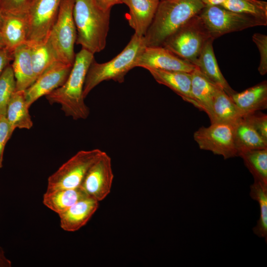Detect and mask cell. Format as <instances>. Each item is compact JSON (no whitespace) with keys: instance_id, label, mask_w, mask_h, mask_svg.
<instances>
[{"instance_id":"29","label":"cell","mask_w":267,"mask_h":267,"mask_svg":"<svg viewBox=\"0 0 267 267\" xmlns=\"http://www.w3.org/2000/svg\"><path fill=\"white\" fill-rule=\"evenodd\" d=\"M221 6L238 13L267 20V2L259 0H226Z\"/></svg>"},{"instance_id":"6","label":"cell","mask_w":267,"mask_h":267,"mask_svg":"<svg viewBox=\"0 0 267 267\" xmlns=\"http://www.w3.org/2000/svg\"><path fill=\"white\" fill-rule=\"evenodd\" d=\"M75 0H62L57 17L47 38L60 62L73 65L75 54L74 44L77 38L73 18Z\"/></svg>"},{"instance_id":"26","label":"cell","mask_w":267,"mask_h":267,"mask_svg":"<svg viewBox=\"0 0 267 267\" xmlns=\"http://www.w3.org/2000/svg\"><path fill=\"white\" fill-rule=\"evenodd\" d=\"M27 43L30 48L32 64L36 80L44 71L59 61L47 39L39 42Z\"/></svg>"},{"instance_id":"19","label":"cell","mask_w":267,"mask_h":267,"mask_svg":"<svg viewBox=\"0 0 267 267\" xmlns=\"http://www.w3.org/2000/svg\"><path fill=\"white\" fill-rule=\"evenodd\" d=\"M11 66L16 80V91H24L35 81L30 48L27 42L14 49Z\"/></svg>"},{"instance_id":"34","label":"cell","mask_w":267,"mask_h":267,"mask_svg":"<svg viewBox=\"0 0 267 267\" xmlns=\"http://www.w3.org/2000/svg\"><path fill=\"white\" fill-rule=\"evenodd\" d=\"M14 131L5 117L0 116V169L2 167L3 152L5 145Z\"/></svg>"},{"instance_id":"37","label":"cell","mask_w":267,"mask_h":267,"mask_svg":"<svg viewBox=\"0 0 267 267\" xmlns=\"http://www.w3.org/2000/svg\"><path fill=\"white\" fill-rule=\"evenodd\" d=\"M11 262L5 256L3 248L0 246V267H11Z\"/></svg>"},{"instance_id":"13","label":"cell","mask_w":267,"mask_h":267,"mask_svg":"<svg viewBox=\"0 0 267 267\" xmlns=\"http://www.w3.org/2000/svg\"><path fill=\"white\" fill-rule=\"evenodd\" d=\"M72 66L57 62L44 71L24 90L27 105L30 107L41 97L62 86L67 80Z\"/></svg>"},{"instance_id":"25","label":"cell","mask_w":267,"mask_h":267,"mask_svg":"<svg viewBox=\"0 0 267 267\" xmlns=\"http://www.w3.org/2000/svg\"><path fill=\"white\" fill-rule=\"evenodd\" d=\"M24 96V91H15L7 104L5 118L11 127L30 129L33 122Z\"/></svg>"},{"instance_id":"24","label":"cell","mask_w":267,"mask_h":267,"mask_svg":"<svg viewBox=\"0 0 267 267\" xmlns=\"http://www.w3.org/2000/svg\"><path fill=\"white\" fill-rule=\"evenodd\" d=\"M87 196L80 187L46 190L43 202L48 209L59 215Z\"/></svg>"},{"instance_id":"16","label":"cell","mask_w":267,"mask_h":267,"mask_svg":"<svg viewBox=\"0 0 267 267\" xmlns=\"http://www.w3.org/2000/svg\"><path fill=\"white\" fill-rule=\"evenodd\" d=\"M147 70L157 83L169 88L184 101L200 110L199 105L191 94V73L155 69H149Z\"/></svg>"},{"instance_id":"10","label":"cell","mask_w":267,"mask_h":267,"mask_svg":"<svg viewBox=\"0 0 267 267\" xmlns=\"http://www.w3.org/2000/svg\"><path fill=\"white\" fill-rule=\"evenodd\" d=\"M62 0H33L25 17L27 23V42L47 39L57 17Z\"/></svg>"},{"instance_id":"14","label":"cell","mask_w":267,"mask_h":267,"mask_svg":"<svg viewBox=\"0 0 267 267\" xmlns=\"http://www.w3.org/2000/svg\"><path fill=\"white\" fill-rule=\"evenodd\" d=\"M99 202L88 196L79 200L66 211L58 215L61 228L68 232L79 230L87 223L95 213Z\"/></svg>"},{"instance_id":"40","label":"cell","mask_w":267,"mask_h":267,"mask_svg":"<svg viewBox=\"0 0 267 267\" xmlns=\"http://www.w3.org/2000/svg\"><path fill=\"white\" fill-rule=\"evenodd\" d=\"M2 21H3V15L0 9V31L1 26H2Z\"/></svg>"},{"instance_id":"33","label":"cell","mask_w":267,"mask_h":267,"mask_svg":"<svg viewBox=\"0 0 267 267\" xmlns=\"http://www.w3.org/2000/svg\"><path fill=\"white\" fill-rule=\"evenodd\" d=\"M243 117L267 141V115L258 111L248 114Z\"/></svg>"},{"instance_id":"11","label":"cell","mask_w":267,"mask_h":267,"mask_svg":"<svg viewBox=\"0 0 267 267\" xmlns=\"http://www.w3.org/2000/svg\"><path fill=\"white\" fill-rule=\"evenodd\" d=\"M113 179L111 159L103 151L88 171L80 187L88 196L100 202L110 193Z\"/></svg>"},{"instance_id":"23","label":"cell","mask_w":267,"mask_h":267,"mask_svg":"<svg viewBox=\"0 0 267 267\" xmlns=\"http://www.w3.org/2000/svg\"><path fill=\"white\" fill-rule=\"evenodd\" d=\"M235 144L238 156L246 151L267 148V141L244 117L235 125Z\"/></svg>"},{"instance_id":"17","label":"cell","mask_w":267,"mask_h":267,"mask_svg":"<svg viewBox=\"0 0 267 267\" xmlns=\"http://www.w3.org/2000/svg\"><path fill=\"white\" fill-rule=\"evenodd\" d=\"M210 39L205 44L193 64L211 82L221 87L229 96L235 92L222 75L214 53L213 42Z\"/></svg>"},{"instance_id":"18","label":"cell","mask_w":267,"mask_h":267,"mask_svg":"<svg viewBox=\"0 0 267 267\" xmlns=\"http://www.w3.org/2000/svg\"><path fill=\"white\" fill-rule=\"evenodd\" d=\"M244 116L267 108V82L264 81L240 92L229 95Z\"/></svg>"},{"instance_id":"30","label":"cell","mask_w":267,"mask_h":267,"mask_svg":"<svg viewBox=\"0 0 267 267\" xmlns=\"http://www.w3.org/2000/svg\"><path fill=\"white\" fill-rule=\"evenodd\" d=\"M16 91V80L12 66L8 65L0 75V116H6L7 104Z\"/></svg>"},{"instance_id":"12","label":"cell","mask_w":267,"mask_h":267,"mask_svg":"<svg viewBox=\"0 0 267 267\" xmlns=\"http://www.w3.org/2000/svg\"><path fill=\"white\" fill-rule=\"evenodd\" d=\"M136 67L190 73L196 68L162 46H146L137 59Z\"/></svg>"},{"instance_id":"4","label":"cell","mask_w":267,"mask_h":267,"mask_svg":"<svg viewBox=\"0 0 267 267\" xmlns=\"http://www.w3.org/2000/svg\"><path fill=\"white\" fill-rule=\"evenodd\" d=\"M146 46L144 37L134 34L123 50L109 61L99 63L94 59L86 77L84 98L104 81L111 80L119 83L124 82L127 74L136 67L137 59Z\"/></svg>"},{"instance_id":"32","label":"cell","mask_w":267,"mask_h":267,"mask_svg":"<svg viewBox=\"0 0 267 267\" xmlns=\"http://www.w3.org/2000/svg\"><path fill=\"white\" fill-rule=\"evenodd\" d=\"M252 39L259 49L260 54V62L258 71L262 75L267 73V36L261 33H255Z\"/></svg>"},{"instance_id":"15","label":"cell","mask_w":267,"mask_h":267,"mask_svg":"<svg viewBox=\"0 0 267 267\" xmlns=\"http://www.w3.org/2000/svg\"><path fill=\"white\" fill-rule=\"evenodd\" d=\"M160 0H122L129 9L128 20L134 34L143 37L151 24Z\"/></svg>"},{"instance_id":"38","label":"cell","mask_w":267,"mask_h":267,"mask_svg":"<svg viewBox=\"0 0 267 267\" xmlns=\"http://www.w3.org/2000/svg\"><path fill=\"white\" fill-rule=\"evenodd\" d=\"M205 6L220 5L226 0H201Z\"/></svg>"},{"instance_id":"20","label":"cell","mask_w":267,"mask_h":267,"mask_svg":"<svg viewBox=\"0 0 267 267\" xmlns=\"http://www.w3.org/2000/svg\"><path fill=\"white\" fill-rule=\"evenodd\" d=\"M2 15L0 32L5 48L13 53L17 47L27 42V28L25 14Z\"/></svg>"},{"instance_id":"36","label":"cell","mask_w":267,"mask_h":267,"mask_svg":"<svg viewBox=\"0 0 267 267\" xmlns=\"http://www.w3.org/2000/svg\"><path fill=\"white\" fill-rule=\"evenodd\" d=\"M95 1L104 10H111L115 5L122 3V0H95Z\"/></svg>"},{"instance_id":"2","label":"cell","mask_w":267,"mask_h":267,"mask_svg":"<svg viewBox=\"0 0 267 267\" xmlns=\"http://www.w3.org/2000/svg\"><path fill=\"white\" fill-rule=\"evenodd\" d=\"M110 11L101 8L95 0H75L76 44L93 54L102 51L106 44Z\"/></svg>"},{"instance_id":"5","label":"cell","mask_w":267,"mask_h":267,"mask_svg":"<svg viewBox=\"0 0 267 267\" xmlns=\"http://www.w3.org/2000/svg\"><path fill=\"white\" fill-rule=\"evenodd\" d=\"M211 38L197 14L169 36L161 46L193 64Z\"/></svg>"},{"instance_id":"3","label":"cell","mask_w":267,"mask_h":267,"mask_svg":"<svg viewBox=\"0 0 267 267\" xmlns=\"http://www.w3.org/2000/svg\"><path fill=\"white\" fill-rule=\"evenodd\" d=\"M205 6L201 0H160L144 37L146 46H161L175 32Z\"/></svg>"},{"instance_id":"35","label":"cell","mask_w":267,"mask_h":267,"mask_svg":"<svg viewBox=\"0 0 267 267\" xmlns=\"http://www.w3.org/2000/svg\"><path fill=\"white\" fill-rule=\"evenodd\" d=\"M11 60H13L12 52L5 48L0 49V75Z\"/></svg>"},{"instance_id":"27","label":"cell","mask_w":267,"mask_h":267,"mask_svg":"<svg viewBox=\"0 0 267 267\" xmlns=\"http://www.w3.org/2000/svg\"><path fill=\"white\" fill-rule=\"evenodd\" d=\"M239 157L243 159L253 177L254 182L267 187V148L246 151Z\"/></svg>"},{"instance_id":"39","label":"cell","mask_w":267,"mask_h":267,"mask_svg":"<svg viewBox=\"0 0 267 267\" xmlns=\"http://www.w3.org/2000/svg\"><path fill=\"white\" fill-rule=\"evenodd\" d=\"M5 48L2 38L0 32V49Z\"/></svg>"},{"instance_id":"8","label":"cell","mask_w":267,"mask_h":267,"mask_svg":"<svg viewBox=\"0 0 267 267\" xmlns=\"http://www.w3.org/2000/svg\"><path fill=\"white\" fill-rule=\"evenodd\" d=\"M103 152L99 149L78 152L48 177L46 190L80 187L88 171Z\"/></svg>"},{"instance_id":"1","label":"cell","mask_w":267,"mask_h":267,"mask_svg":"<svg viewBox=\"0 0 267 267\" xmlns=\"http://www.w3.org/2000/svg\"><path fill=\"white\" fill-rule=\"evenodd\" d=\"M93 55L82 48L75 54L72 69L65 83L45 95L50 104H60L65 115L74 120L86 119L89 114V109L84 101L83 89L88 69L94 59Z\"/></svg>"},{"instance_id":"31","label":"cell","mask_w":267,"mask_h":267,"mask_svg":"<svg viewBox=\"0 0 267 267\" xmlns=\"http://www.w3.org/2000/svg\"><path fill=\"white\" fill-rule=\"evenodd\" d=\"M33 0H0L2 14L24 15Z\"/></svg>"},{"instance_id":"7","label":"cell","mask_w":267,"mask_h":267,"mask_svg":"<svg viewBox=\"0 0 267 267\" xmlns=\"http://www.w3.org/2000/svg\"><path fill=\"white\" fill-rule=\"evenodd\" d=\"M198 15L214 40L227 33L267 25V20L233 12L221 5L205 6Z\"/></svg>"},{"instance_id":"28","label":"cell","mask_w":267,"mask_h":267,"mask_svg":"<svg viewBox=\"0 0 267 267\" xmlns=\"http://www.w3.org/2000/svg\"><path fill=\"white\" fill-rule=\"evenodd\" d=\"M249 195L256 201L260 207L259 219L253 228V233L260 238L267 241V187L254 182L250 186Z\"/></svg>"},{"instance_id":"22","label":"cell","mask_w":267,"mask_h":267,"mask_svg":"<svg viewBox=\"0 0 267 267\" xmlns=\"http://www.w3.org/2000/svg\"><path fill=\"white\" fill-rule=\"evenodd\" d=\"M244 114L230 96L220 88L214 97L209 118L211 123H225L235 124Z\"/></svg>"},{"instance_id":"21","label":"cell","mask_w":267,"mask_h":267,"mask_svg":"<svg viewBox=\"0 0 267 267\" xmlns=\"http://www.w3.org/2000/svg\"><path fill=\"white\" fill-rule=\"evenodd\" d=\"M191 76L192 96L200 110L206 112L209 117L214 97L221 87L211 82L197 68L191 73Z\"/></svg>"},{"instance_id":"9","label":"cell","mask_w":267,"mask_h":267,"mask_svg":"<svg viewBox=\"0 0 267 267\" xmlns=\"http://www.w3.org/2000/svg\"><path fill=\"white\" fill-rule=\"evenodd\" d=\"M235 125L214 123L208 127H201L194 132V139L201 149L222 156L224 159L237 157Z\"/></svg>"}]
</instances>
